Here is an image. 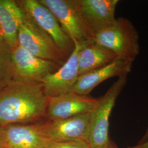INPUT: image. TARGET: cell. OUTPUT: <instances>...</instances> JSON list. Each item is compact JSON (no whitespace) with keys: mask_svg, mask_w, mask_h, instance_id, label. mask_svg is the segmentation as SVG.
Masks as SVG:
<instances>
[{"mask_svg":"<svg viewBox=\"0 0 148 148\" xmlns=\"http://www.w3.org/2000/svg\"><path fill=\"white\" fill-rule=\"evenodd\" d=\"M127 76L118 78L100 99L90 113L88 143L90 148L104 145L110 141L109 119L117 97L127 83Z\"/></svg>","mask_w":148,"mask_h":148,"instance_id":"277c9868","label":"cell"},{"mask_svg":"<svg viewBox=\"0 0 148 148\" xmlns=\"http://www.w3.org/2000/svg\"><path fill=\"white\" fill-rule=\"evenodd\" d=\"M52 148H90L88 143L84 140H74L63 143H54Z\"/></svg>","mask_w":148,"mask_h":148,"instance_id":"e0dca14e","label":"cell"},{"mask_svg":"<svg viewBox=\"0 0 148 148\" xmlns=\"http://www.w3.org/2000/svg\"><path fill=\"white\" fill-rule=\"evenodd\" d=\"M90 113L54 121L46 119L40 122L41 131L48 139L54 143L74 140L88 142Z\"/></svg>","mask_w":148,"mask_h":148,"instance_id":"52a82bcc","label":"cell"},{"mask_svg":"<svg viewBox=\"0 0 148 148\" xmlns=\"http://www.w3.org/2000/svg\"><path fill=\"white\" fill-rule=\"evenodd\" d=\"M3 42H5V41L4 40L3 36V35H2V32H1V28H0V43H1Z\"/></svg>","mask_w":148,"mask_h":148,"instance_id":"7402d4cb","label":"cell"},{"mask_svg":"<svg viewBox=\"0 0 148 148\" xmlns=\"http://www.w3.org/2000/svg\"><path fill=\"white\" fill-rule=\"evenodd\" d=\"M13 81L25 83L42 82L48 75L62 66L28 53L19 45L11 50Z\"/></svg>","mask_w":148,"mask_h":148,"instance_id":"5b68a950","label":"cell"},{"mask_svg":"<svg viewBox=\"0 0 148 148\" xmlns=\"http://www.w3.org/2000/svg\"><path fill=\"white\" fill-rule=\"evenodd\" d=\"M5 135L4 127L0 126V148H5Z\"/></svg>","mask_w":148,"mask_h":148,"instance_id":"ac0fdd59","label":"cell"},{"mask_svg":"<svg viewBox=\"0 0 148 148\" xmlns=\"http://www.w3.org/2000/svg\"><path fill=\"white\" fill-rule=\"evenodd\" d=\"M27 14L14 0H0V28L11 50L18 45L19 29Z\"/></svg>","mask_w":148,"mask_h":148,"instance_id":"5bb4252c","label":"cell"},{"mask_svg":"<svg viewBox=\"0 0 148 148\" xmlns=\"http://www.w3.org/2000/svg\"><path fill=\"white\" fill-rule=\"evenodd\" d=\"M48 101L42 82L13 81L0 92V126L45 121Z\"/></svg>","mask_w":148,"mask_h":148,"instance_id":"6da1fadb","label":"cell"},{"mask_svg":"<svg viewBox=\"0 0 148 148\" xmlns=\"http://www.w3.org/2000/svg\"><path fill=\"white\" fill-rule=\"evenodd\" d=\"M99 99L88 95L69 93L48 97L46 117L51 121L68 119L90 112L98 105Z\"/></svg>","mask_w":148,"mask_h":148,"instance_id":"8fae6325","label":"cell"},{"mask_svg":"<svg viewBox=\"0 0 148 148\" xmlns=\"http://www.w3.org/2000/svg\"><path fill=\"white\" fill-rule=\"evenodd\" d=\"M38 1L52 12L74 43L93 41L79 14L77 0Z\"/></svg>","mask_w":148,"mask_h":148,"instance_id":"ba28073f","label":"cell"},{"mask_svg":"<svg viewBox=\"0 0 148 148\" xmlns=\"http://www.w3.org/2000/svg\"><path fill=\"white\" fill-rule=\"evenodd\" d=\"M18 42L28 53L60 65L69 58V56L60 49L50 36L27 14L19 29Z\"/></svg>","mask_w":148,"mask_h":148,"instance_id":"3957f363","label":"cell"},{"mask_svg":"<svg viewBox=\"0 0 148 148\" xmlns=\"http://www.w3.org/2000/svg\"><path fill=\"white\" fill-rule=\"evenodd\" d=\"M129 148H148V141L144 143H138L136 145Z\"/></svg>","mask_w":148,"mask_h":148,"instance_id":"ffe728a7","label":"cell"},{"mask_svg":"<svg viewBox=\"0 0 148 148\" xmlns=\"http://www.w3.org/2000/svg\"><path fill=\"white\" fill-rule=\"evenodd\" d=\"M118 0H77L79 14L90 37L104 30L116 21Z\"/></svg>","mask_w":148,"mask_h":148,"instance_id":"9c48e42d","label":"cell"},{"mask_svg":"<svg viewBox=\"0 0 148 148\" xmlns=\"http://www.w3.org/2000/svg\"><path fill=\"white\" fill-rule=\"evenodd\" d=\"M93 41L111 51L118 58L132 63L140 52L137 30L131 21L123 17L116 18L110 27L97 34Z\"/></svg>","mask_w":148,"mask_h":148,"instance_id":"7a4b0ae2","label":"cell"},{"mask_svg":"<svg viewBox=\"0 0 148 148\" xmlns=\"http://www.w3.org/2000/svg\"><path fill=\"white\" fill-rule=\"evenodd\" d=\"M148 141V128L146 131V132L145 133L144 136H143V137L142 138V139L140 140V141L139 142V143H143L144 142H146Z\"/></svg>","mask_w":148,"mask_h":148,"instance_id":"44dd1931","label":"cell"},{"mask_svg":"<svg viewBox=\"0 0 148 148\" xmlns=\"http://www.w3.org/2000/svg\"><path fill=\"white\" fill-rule=\"evenodd\" d=\"M38 27L48 34L60 49L70 56L75 43L64 31L58 20L38 0L16 1Z\"/></svg>","mask_w":148,"mask_h":148,"instance_id":"8992f818","label":"cell"},{"mask_svg":"<svg viewBox=\"0 0 148 148\" xmlns=\"http://www.w3.org/2000/svg\"><path fill=\"white\" fill-rule=\"evenodd\" d=\"M94 148H118L117 147L116 145H115V144L113 142H112L111 140H110V141L107 143H106L104 145H100L98 147H97Z\"/></svg>","mask_w":148,"mask_h":148,"instance_id":"d6986e66","label":"cell"},{"mask_svg":"<svg viewBox=\"0 0 148 148\" xmlns=\"http://www.w3.org/2000/svg\"><path fill=\"white\" fill-rule=\"evenodd\" d=\"M117 59L116 56L106 48L94 42L88 43L79 52V75L101 69Z\"/></svg>","mask_w":148,"mask_h":148,"instance_id":"9a60e30c","label":"cell"},{"mask_svg":"<svg viewBox=\"0 0 148 148\" xmlns=\"http://www.w3.org/2000/svg\"><path fill=\"white\" fill-rule=\"evenodd\" d=\"M40 122L3 127L5 148H52L54 142L43 134Z\"/></svg>","mask_w":148,"mask_h":148,"instance_id":"7c38bea8","label":"cell"},{"mask_svg":"<svg viewBox=\"0 0 148 148\" xmlns=\"http://www.w3.org/2000/svg\"><path fill=\"white\" fill-rule=\"evenodd\" d=\"M75 42L73 52L66 62L55 73L48 75L43 80L44 91L48 97H54L70 92L78 79L79 59L81 49L88 43Z\"/></svg>","mask_w":148,"mask_h":148,"instance_id":"30bf717a","label":"cell"},{"mask_svg":"<svg viewBox=\"0 0 148 148\" xmlns=\"http://www.w3.org/2000/svg\"><path fill=\"white\" fill-rule=\"evenodd\" d=\"M132 64V62L119 58L101 69L80 75L70 93L88 95L95 87L106 79L127 76L131 71Z\"/></svg>","mask_w":148,"mask_h":148,"instance_id":"4fadbf2b","label":"cell"},{"mask_svg":"<svg viewBox=\"0 0 148 148\" xmlns=\"http://www.w3.org/2000/svg\"><path fill=\"white\" fill-rule=\"evenodd\" d=\"M13 81L11 49L5 42L0 43V92Z\"/></svg>","mask_w":148,"mask_h":148,"instance_id":"2e32d148","label":"cell"}]
</instances>
